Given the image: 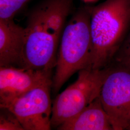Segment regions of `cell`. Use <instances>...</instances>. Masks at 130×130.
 <instances>
[{
    "instance_id": "cell-6",
    "label": "cell",
    "mask_w": 130,
    "mask_h": 130,
    "mask_svg": "<svg viewBox=\"0 0 130 130\" xmlns=\"http://www.w3.org/2000/svg\"><path fill=\"white\" fill-rule=\"evenodd\" d=\"M52 80L11 100L2 107L8 108L18 118L24 130L52 129Z\"/></svg>"
},
{
    "instance_id": "cell-3",
    "label": "cell",
    "mask_w": 130,
    "mask_h": 130,
    "mask_svg": "<svg viewBox=\"0 0 130 130\" xmlns=\"http://www.w3.org/2000/svg\"><path fill=\"white\" fill-rule=\"evenodd\" d=\"M92 55L90 10L87 7L76 13L64 28L52 78L54 95L75 73L91 68Z\"/></svg>"
},
{
    "instance_id": "cell-13",
    "label": "cell",
    "mask_w": 130,
    "mask_h": 130,
    "mask_svg": "<svg viewBox=\"0 0 130 130\" xmlns=\"http://www.w3.org/2000/svg\"><path fill=\"white\" fill-rule=\"evenodd\" d=\"M129 130H130V128H129Z\"/></svg>"
},
{
    "instance_id": "cell-10",
    "label": "cell",
    "mask_w": 130,
    "mask_h": 130,
    "mask_svg": "<svg viewBox=\"0 0 130 130\" xmlns=\"http://www.w3.org/2000/svg\"><path fill=\"white\" fill-rule=\"evenodd\" d=\"M30 0H0V19H13Z\"/></svg>"
},
{
    "instance_id": "cell-1",
    "label": "cell",
    "mask_w": 130,
    "mask_h": 130,
    "mask_svg": "<svg viewBox=\"0 0 130 130\" xmlns=\"http://www.w3.org/2000/svg\"><path fill=\"white\" fill-rule=\"evenodd\" d=\"M72 0H47L29 14L26 28L23 67L53 70Z\"/></svg>"
},
{
    "instance_id": "cell-9",
    "label": "cell",
    "mask_w": 130,
    "mask_h": 130,
    "mask_svg": "<svg viewBox=\"0 0 130 130\" xmlns=\"http://www.w3.org/2000/svg\"><path fill=\"white\" fill-rule=\"evenodd\" d=\"M58 130H113L100 96L76 116L56 128Z\"/></svg>"
},
{
    "instance_id": "cell-5",
    "label": "cell",
    "mask_w": 130,
    "mask_h": 130,
    "mask_svg": "<svg viewBox=\"0 0 130 130\" xmlns=\"http://www.w3.org/2000/svg\"><path fill=\"white\" fill-rule=\"evenodd\" d=\"M100 98L113 130L130 127V68L114 62L107 71Z\"/></svg>"
},
{
    "instance_id": "cell-7",
    "label": "cell",
    "mask_w": 130,
    "mask_h": 130,
    "mask_svg": "<svg viewBox=\"0 0 130 130\" xmlns=\"http://www.w3.org/2000/svg\"><path fill=\"white\" fill-rule=\"evenodd\" d=\"M52 70L0 67V106L48 81Z\"/></svg>"
},
{
    "instance_id": "cell-12",
    "label": "cell",
    "mask_w": 130,
    "mask_h": 130,
    "mask_svg": "<svg viewBox=\"0 0 130 130\" xmlns=\"http://www.w3.org/2000/svg\"><path fill=\"white\" fill-rule=\"evenodd\" d=\"M112 62L130 68V29Z\"/></svg>"
},
{
    "instance_id": "cell-2",
    "label": "cell",
    "mask_w": 130,
    "mask_h": 130,
    "mask_svg": "<svg viewBox=\"0 0 130 130\" xmlns=\"http://www.w3.org/2000/svg\"><path fill=\"white\" fill-rule=\"evenodd\" d=\"M91 68L109 65L130 29V0H107L90 8Z\"/></svg>"
},
{
    "instance_id": "cell-4",
    "label": "cell",
    "mask_w": 130,
    "mask_h": 130,
    "mask_svg": "<svg viewBox=\"0 0 130 130\" xmlns=\"http://www.w3.org/2000/svg\"><path fill=\"white\" fill-rule=\"evenodd\" d=\"M107 71L88 68L79 71L77 80L57 94L52 103V128L76 116L100 96Z\"/></svg>"
},
{
    "instance_id": "cell-11",
    "label": "cell",
    "mask_w": 130,
    "mask_h": 130,
    "mask_svg": "<svg viewBox=\"0 0 130 130\" xmlns=\"http://www.w3.org/2000/svg\"><path fill=\"white\" fill-rule=\"evenodd\" d=\"M0 130H24L13 113L6 107H1Z\"/></svg>"
},
{
    "instance_id": "cell-8",
    "label": "cell",
    "mask_w": 130,
    "mask_h": 130,
    "mask_svg": "<svg viewBox=\"0 0 130 130\" xmlns=\"http://www.w3.org/2000/svg\"><path fill=\"white\" fill-rule=\"evenodd\" d=\"M25 38V28L0 19V67H23Z\"/></svg>"
}]
</instances>
